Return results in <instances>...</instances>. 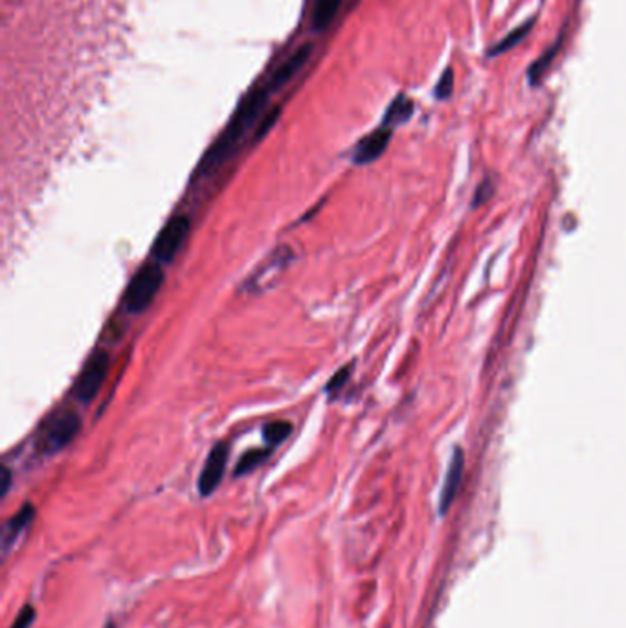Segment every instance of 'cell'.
<instances>
[{
    "label": "cell",
    "mask_w": 626,
    "mask_h": 628,
    "mask_svg": "<svg viewBox=\"0 0 626 628\" xmlns=\"http://www.w3.org/2000/svg\"><path fill=\"white\" fill-rule=\"evenodd\" d=\"M291 434H292V423L283 421V419L271 421L263 426V439H264L266 446H271V448L282 444Z\"/></svg>",
    "instance_id": "obj_15"
},
{
    "label": "cell",
    "mask_w": 626,
    "mask_h": 628,
    "mask_svg": "<svg viewBox=\"0 0 626 628\" xmlns=\"http://www.w3.org/2000/svg\"><path fill=\"white\" fill-rule=\"evenodd\" d=\"M416 111V105L412 102V98H408L407 94H398L388 107L386 114H384V121L382 125L393 129L397 125H402V123H407L412 114Z\"/></svg>",
    "instance_id": "obj_11"
},
{
    "label": "cell",
    "mask_w": 626,
    "mask_h": 628,
    "mask_svg": "<svg viewBox=\"0 0 626 628\" xmlns=\"http://www.w3.org/2000/svg\"><path fill=\"white\" fill-rule=\"evenodd\" d=\"M35 518V507L31 504H24L21 511L8 520V524L3 529V538H0V544H3V553L8 555L10 550L17 544L21 534L31 525Z\"/></svg>",
    "instance_id": "obj_10"
},
{
    "label": "cell",
    "mask_w": 626,
    "mask_h": 628,
    "mask_svg": "<svg viewBox=\"0 0 626 628\" xmlns=\"http://www.w3.org/2000/svg\"><path fill=\"white\" fill-rule=\"evenodd\" d=\"M340 4H342V0H318L317 8H315V15H312V26H315L317 31L326 30L333 22Z\"/></svg>",
    "instance_id": "obj_14"
},
{
    "label": "cell",
    "mask_w": 626,
    "mask_h": 628,
    "mask_svg": "<svg viewBox=\"0 0 626 628\" xmlns=\"http://www.w3.org/2000/svg\"><path fill=\"white\" fill-rule=\"evenodd\" d=\"M454 85H456V76H454L452 67L444 68V72L441 74V77H439V81L435 85V98L439 102L449 100L454 94Z\"/></svg>",
    "instance_id": "obj_17"
},
{
    "label": "cell",
    "mask_w": 626,
    "mask_h": 628,
    "mask_svg": "<svg viewBox=\"0 0 626 628\" xmlns=\"http://www.w3.org/2000/svg\"><path fill=\"white\" fill-rule=\"evenodd\" d=\"M280 114H282V109H280V107H274V109H271V111H266V112L263 114L261 121L257 123L255 134H254V139H255V142H259V140H261V139L264 137V134H266L268 130H271V129H273V127L276 125V121H278Z\"/></svg>",
    "instance_id": "obj_18"
},
{
    "label": "cell",
    "mask_w": 626,
    "mask_h": 628,
    "mask_svg": "<svg viewBox=\"0 0 626 628\" xmlns=\"http://www.w3.org/2000/svg\"><path fill=\"white\" fill-rule=\"evenodd\" d=\"M463 467H465V456L461 453V448H454L452 458H451V465L449 471H446V478H444V485L441 490V500H439V511L441 515L451 507L456 492L460 489L461 483V476H463Z\"/></svg>",
    "instance_id": "obj_8"
},
{
    "label": "cell",
    "mask_w": 626,
    "mask_h": 628,
    "mask_svg": "<svg viewBox=\"0 0 626 628\" xmlns=\"http://www.w3.org/2000/svg\"><path fill=\"white\" fill-rule=\"evenodd\" d=\"M12 487V471L8 467H3V487H0V497H6Z\"/></svg>",
    "instance_id": "obj_21"
},
{
    "label": "cell",
    "mask_w": 626,
    "mask_h": 628,
    "mask_svg": "<svg viewBox=\"0 0 626 628\" xmlns=\"http://www.w3.org/2000/svg\"><path fill=\"white\" fill-rule=\"evenodd\" d=\"M271 453H273V448H271V446H266V448H254V451H248V453L243 454L241 460L237 462L236 476H245V474L252 472V471L257 469L268 456H271Z\"/></svg>",
    "instance_id": "obj_16"
},
{
    "label": "cell",
    "mask_w": 626,
    "mask_h": 628,
    "mask_svg": "<svg viewBox=\"0 0 626 628\" xmlns=\"http://www.w3.org/2000/svg\"><path fill=\"white\" fill-rule=\"evenodd\" d=\"M228 456H230V448H228V443H217L208 458H206V463L199 474V481H197V487H199V495L201 497H211L213 492L217 490V487L220 485L222 481V476H225V471H227V465H228Z\"/></svg>",
    "instance_id": "obj_6"
},
{
    "label": "cell",
    "mask_w": 626,
    "mask_h": 628,
    "mask_svg": "<svg viewBox=\"0 0 626 628\" xmlns=\"http://www.w3.org/2000/svg\"><path fill=\"white\" fill-rule=\"evenodd\" d=\"M559 50H560V39L553 44V49H548L539 59H536V61L529 67V70H527V79H529V83H531L532 86H536V85H539V83L544 79V76H546L548 70L551 68V63L555 61V56L559 54Z\"/></svg>",
    "instance_id": "obj_13"
},
{
    "label": "cell",
    "mask_w": 626,
    "mask_h": 628,
    "mask_svg": "<svg viewBox=\"0 0 626 628\" xmlns=\"http://www.w3.org/2000/svg\"><path fill=\"white\" fill-rule=\"evenodd\" d=\"M271 94H273V88L268 86V83H266L264 86L255 88V91L241 103V107L237 109L236 116L232 118V121L225 129V132L220 134L219 140L208 149V153L201 160V164H199V167L195 171L193 181H199V178L210 176L222 164L232 158V155L236 153L237 146L245 139V134L255 125V121L264 112L266 102H268V98H271Z\"/></svg>",
    "instance_id": "obj_1"
},
{
    "label": "cell",
    "mask_w": 626,
    "mask_h": 628,
    "mask_svg": "<svg viewBox=\"0 0 626 628\" xmlns=\"http://www.w3.org/2000/svg\"><path fill=\"white\" fill-rule=\"evenodd\" d=\"M534 21H536V17H531V19H527L525 22H522L520 26H516V28H514L513 31H509L504 39H500V40L495 44V47L487 52V56H488V58H496V56H502V54L513 50L514 47H518V44L531 33L532 26H534Z\"/></svg>",
    "instance_id": "obj_12"
},
{
    "label": "cell",
    "mask_w": 626,
    "mask_h": 628,
    "mask_svg": "<svg viewBox=\"0 0 626 628\" xmlns=\"http://www.w3.org/2000/svg\"><path fill=\"white\" fill-rule=\"evenodd\" d=\"M351 370H353V364H347V366H344L342 370H338V372L331 377V381L327 382V388H326L327 395H335V393H338V391L345 386V382H347L349 377H351Z\"/></svg>",
    "instance_id": "obj_19"
},
{
    "label": "cell",
    "mask_w": 626,
    "mask_h": 628,
    "mask_svg": "<svg viewBox=\"0 0 626 628\" xmlns=\"http://www.w3.org/2000/svg\"><path fill=\"white\" fill-rule=\"evenodd\" d=\"M162 283H164V271L160 263L153 261L140 266V271L132 276V280L125 289L123 309L129 314L144 312L160 292Z\"/></svg>",
    "instance_id": "obj_2"
},
{
    "label": "cell",
    "mask_w": 626,
    "mask_h": 628,
    "mask_svg": "<svg viewBox=\"0 0 626 628\" xmlns=\"http://www.w3.org/2000/svg\"><path fill=\"white\" fill-rule=\"evenodd\" d=\"M33 619H35V608H33L31 605H26V606L19 612L15 623H13L10 628H30L31 623H33Z\"/></svg>",
    "instance_id": "obj_20"
},
{
    "label": "cell",
    "mask_w": 626,
    "mask_h": 628,
    "mask_svg": "<svg viewBox=\"0 0 626 628\" xmlns=\"http://www.w3.org/2000/svg\"><path fill=\"white\" fill-rule=\"evenodd\" d=\"M111 368L109 353L103 349H96L88 361L85 363L81 373L76 379L74 384V397L83 402V405H91V402L98 397L107 373Z\"/></svg>",
    "instance_id": "obj_4"
},
{
    "label": "cell",
    "mask_w": 626,
    "mask_h": 628,
    "mask_svg": "<svg viewBox=\"0 0 626 628\" xmlns=\"http://www.w3.org/2000/svg\"><path fill=\"white\" fill-rule=\"evenodd\" d=\"M81 430V419L76 412L65 410L44 423L35 437V448L42 456H52L68 446Z\"/></svg>",
    "instance_id": "obj_3"
},
{
    "label": "cell",
    "mask_w": 626,
    "mask_h": 628,
    "mask_svg": "<svg viewBox=\"0 0 626 628\" xmlns=\"http://www.w3.org/2000/svg\"><path fill=\"white\" fill-rule=\"evenodd\" d=\"M310 54H312V44H303V47H300L276 72L274 76L271 77V81H268V86L273 88V93H278L280 88H283L310 59Z\"/></svg>",
    "instance_id": "obj_9"
},
{
    "label": "cell",
    "mask_w": 626,
    "mask_h": 628,
    "mask_svg": "<svg viewBox=\"0 0 626 628\" xmlns=\"http://www.w3.org/2000/svg\"><path fill=\"white\" fill-rule=\"evenodd\" d=\"M391 134H393V129H389L386 125H382L377 130H373L371 134H368V137L362 139L359 142V146H356V149L353 153V162L356 166H366V164L379 160L389 146Z\"/></svg>",
    "instance_id": "obj_7"
},
{
    "label": "cell",
    "mask_w": 626,
    "mask_h": 628,
    "mask_svg": "<svg viewBox=\"0 0 626 628\" xmlns=\"http://www.w3.org/2000/svg\"><path fill=\"white\" fill-rule=\"evenodd\" d=\"M190 230L192 222L188 215H174L173 219H169L151 247L153 261L160 265L171 263L176 257V254L183 250L190 236Z\"/></svg>",
    "instance_id": "obj_5"
}]
</instances>
